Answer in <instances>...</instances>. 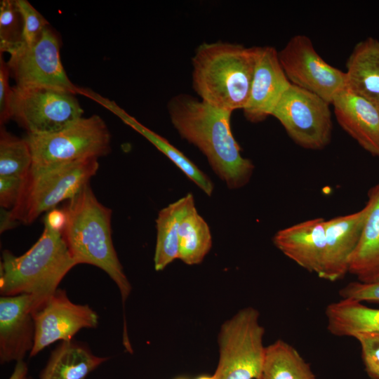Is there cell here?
<instances>
[{
  "label": "cell",
  "instance_id": "obj_1",
  "mask_svg": "<svg viewBox=\"0 0 379 379\" xmlns=\"http://www.w3.org/2000/svg\"><path fill=\"white\" fill-rule=\"evenodd\" d=\"M168 110L180 135L202 152L230 189H238L248 182L254 165L242 157L232 134V112L182 93L170 100Z\"/></svg>",
  "mask_w": 379,
  "mask_h": 379
},
{
  "label": "cell",
  "instance_id": "obj_2",
  "mask_svg": "<svg viewBox=\"0 0 379 379\" xmlns=\"http://www.w3.org/2000/svg\"><path fill=\"white\" fill-rule=\"evenodd\" d=\"M62 209L66 216L62 236L76 264L105 271L118 286L124 302L131 286L113 245L111 209L97 199L88 183L67 200Z\"/></svg>",
  "mask_w": 379,
  "mask_h": 379
},
{
  "label": "cell",
  "instance_id": "obj_3",
  "mask_svg": "<svg viewBox=\"0 0 379 379\" xmlns=\"http://www.w3.org/2000/svg\"><path fill=\"white\" fill-rule=\"evenodd\" d=\"M258 47L204 43L192 58V86L201 100L232 112L248 100Z\"/></svg>",
  "mask_w": 379,
  "mask_h": 379
},
{
  "label": "cell",
  "instance_id": "obj_4",
  "mask_svg": "<svg viewBox=\"0 0 379 379\" xmlns=\"http://www.w3.org/2000/svg\"><path fill=\"white\" fill-rule=\"evenodd\" d=\"M75 265L61 231L44 222L41 235L24 254L16 256L9 251H3L0 293L2 296L31 295L34 311L55 293Z\"/></svg>",
  "mask_w": 379,
  "mask_h": 379
},
{
  "label": "cell",
  "instance_id": "obj_5",
  "mask_svg": "<svg viewBox=\"0 0 379 379\" xmlns=\"http://www.w3.org/2000/svg\"><path fill=\"white\" fill-rule=\"evenodd\" d=\"M98 159L79 160L36 173H29L15 206L3 212L1 232L20 222L30 225L41 214L75 196L98 168Z\"/></svg>",
  "mask_w": 379,
  "mask_h": 379
},
{
  "label": "cell",
  "instance_id": "obj_6",
  "mask_svg": "<svg viewBox=\"0 0 379 379\" xmlns=\"http://www.w3.org/2000/svg\"><path fill=\"white\" fill-rule=\"evenodd\" d=\"M32 154L30 173L109 153L111 135L98 115L81 117L67 127L48 134H27Z\"/></svg>",
  "mask_w": 379,
  "mask_h": 379
},
{
  "label": "cell",
  "instance_id": "obj_7",
  "mask_svg": "<svg viewBox=\"0 0 379 379\" xmlns=\"http://www.w3.org/2000/svg\"><path fill=\"white\" fill-rule=\"evenodd\" d=\"M259 317L256 309L248 307L221 326L215 379H261L266 347Z\"/></svg>",
  "mask_w": 379,
  "mask_h": 379
},
{
  "label": "cell",
  "instance_id": "obj_8",
  "mask_svg": "<svg viewBox=\"0 0 379 379\" xmlns=\"http://www.w3.org/2000/svg\"><path fill=\"white\" fill-rule=\"evenodd\" d=\"M72 93L46 87H13L11 119L27 134L58 132L83 117Z\"/></svg>",
  "mask_w": 379,
  "mask_h": 379
},
{
  "label": "cell",
  "instance_id": "obj_9",
  "mask_svg": "<svg viewBox=\"0 0 379 379\" xmlns=\"http://www.w3.org/2000/svg\"><path fill=\"white\" fill-rule=\"evenodd\" d=\"M330 105L317 95L291 84L271 116L281 123L297 145L319 150L326 147L331 139Z\"/></svg>",
  "mask_w": 379,
  "mask_h": 379
},
{
  "label": "cell",
  "instance_id": "obj_10",
  "mask_svg": "<svg viewBox=\"0 0 379 379\" xmlns=\"http://www.w3.org/2000/svg\"><path fill=\"white\" fill-rule=\"evenodd\" d=\"M60 41L48 26L32 45L22 44L9 55L7 65L16 86L46 87L79 94L67 77L60 58Z\"/></svg>",
  "mask_w": 379,
  "mask_h": 379
},
{
  "label": "cell",
  "instance_id": "obj_11",
  "mask_svg": "<svg viewBox=\"0 0 379 379\" xmlns=\"http://www.w3.org/2000/svg\"><path fill=\"white\" fill-rule=\"evenodd\" d=\"M278 55L291 84L317 95L331 105L347 88L345 72L326 62L305 35L291 37Z\"/></svg>",
  "mask_w": 379,
  "mask_h": 379
},
{
  "label": "cell",
  "instance_id": "obj_12",
  "mask_svg": "<svg viewBox=\"0 0 379 379\" xmlns=\"http://www.w3.org/2000/svg\"><path fill=\"white\" fill-rule=\"evenodd\" d=\"M33 317L35 339L30 357L56 341L72 340L81 329L95 328L98 324V316L91 307L72 302L60 288L33 311Z\"/></svg>",
  "mask_w": 379,
  "mask_h": 379
},
{
  "label": "cell",
  "instance_id": "obj_13",
  "mask_svg": "<svg viewBox=\"0 0 379 379\" xmlns=\"http://www.w3.org/2000/svg\"><path fill=\"white\" fill-rule=\"evenodd\" d=\"M34 298L29 294L0 298V362L23 360L35 339Z\"/></svg>",
  "mask_w": 379,
  "mask_h": 379
},
{
  "label": "cell",
  "instance_id": "obj_14",
  "mask_svg": "<svg viewBox=\"0 0 379 379\" xmlns=\"http://www.w3.org/2000/svg\"><path fill=\"white\" fill-rule=\"evenodd\" d=\"M291 85L275 48L259 46L248 100L242 109L246 119L258 123L271 116Z\"/></svg>",
  "mask_w": 379,
  "mask_h": 379
},
{
  "label": "cell",
  "instance_id": "obj_15",
  "mask_svg": "<svg viewBox=\"0 0 379 379\" xmlns=\"http://www.w3.org/2000/svg\"><path fill=\"white\" fill-rule=\"evenodd\" d=\"M369 206L345 215L326 220V246L319 277L335 281L348 272L349 260L360 238Z\"/></svg>",
  "mask_w": 379,
  "mask_h": 379
},
{
  "label": "cell",
  "instance_id": "obj_16",
  "mask_svg": "<svg viewBox=\"0 0 379 379\" xmlns=\"http://www.w3.org/2000/svg\"><path fill=\"white\" fill-rule=\"evenodd\" d=\"M326 222L317 218L280 230L273 243L286 257L319 277L325 252Z\"/></svg>",
  "mask_w": 379,
  "mask_h": 379
},
{
  "label": "cell",
  "instance_id": "obj_17",
  "mask_svg": "<svg viewBox=\"0 0 379 379\" xmlns=\"http://www.w3.org/2000/svg\"><path fill=\"white\" fill-rule=\"evenodd\" d=\"M331 105L340 127L364 149L379 157V110L347 88Z\"/></svg>",
  "mask_w": 379,
  "mask_h": 379
},
{
  "label": "cell",
  "instance_id": "obj_18",
  "mask_svg": "<svg viewBox=\"0 0 379 379\" xmlns=\"http://www.w3.org/2000/svg\"><path fill=\"white\" fill-rule=\"evenodd\" d=\"M82 95L95 101L118 117L123 122L133 128L152 143L160 152L166 156L185 175L211 196L213 191V184L190 159L166 139L149 129L133 117L126 112L114 101L111 100L90 88H85Z\"/></svg>",
  "mask_w": 379,
  "mask_h": 379
},
{
  "label": "cell",
  "instance_id": "obj_19",
  "mask_svg": "<svg viewBox=\"0 0 379 379\" xmlns=\"http://www.w3.org/2000/svg\"><path fill=\"white\" fill-rule=\"evenodd\" d=\"M368 197L369 211L348 265V272L365 284L379 281V183Z\"/></svg>",
  "mask_w": 379,
  "mask_h": 379
},
{
  "label": "cell",
  "instance_id": "obj_20",
  "mask_svg": "<svg viewBox=\"0 0 379 379\" xmlns=\"http://www.w3.org/2000/svg\"><path fill=\"white\" fill-rule=\"evenodd\" d=\"M347 88L379 110V40L358 42L346 62Z\"/></svg>",
  "mask_w": 379,
  "mask_h": 379
},
{
  "label": "cell",
  "instance_id": "obj_21",
  "mask_svg": "<svg viewBox=\"0 0 379 379\" xmlns=\"http://www.w3.org/2000/svg\"><path fill=\"white\" fill-rule=\"evenodd\" d=\"M107 359L95 355L81 343L62 341L52 352L39 379H86Z\"/></svg>",
  "mask_w": 379,
  "mask_h": 379
},
{
  "label": "cell",
  "instance_id": "obj_22",
  "mask_svg": "<svg viewBox=\"0 0 379 379\" xmlns=\"http://www.w3.org/2000/svg\"><path fill=\"white\" fill-rule=\"evenodd\" d=\"M194 200L191 193L162 208L156 220L157 243L154 256V268L163 270L178 258L179 229L185 214Z\"/></svg>",
  "mask_w": 379,
  "mask_h": 379
},
{
  "label": "cell",
  "instance_id": "obj_23",
  "mask_svg": "<svg viewBox=\"0 0 379 379\" xmlns=\"http://www.w3.org/2000/svg\"><path fill=\"white\" fill-rule=\"evenodd\" d=\"M327 329L338 337H353L361 332H379V309L352 299H341L327 305Z\"/></svg>",
  "mask_w": 379,
  "mask_h": 379
},
{
  "label": "cell",
  "instance_id": "obj_24",
  "mask_svg": "<svg viewBox=\"0 0 379 379\" xmlns=\"http://www.w3.org/2000/svg\"><path fill=\"white\" fill-rule=\"evenodd\" d=\"M261 379H316V377L298 351L279 339L266 347Z\"/></svg>",
  "mask_w": 379,
  "mask_h": 379
},
{
  "label": "cell",
  "instance_id": "obj_25",
  "mask_svg": "<svg viewBox=\"0 0 379 379\" xmlns=\"http://www.w3.org/2000/svg\"><path fill=\"white\" fill-rule=\"evenodd\" d=\"M211 246L209 227L198 213L194 204L188 210L180 226L178 259L190 265L199 264Z\"/></svg>",
  "mask_w": 379,
  "mask_h": 379
},
{
  "label": "cell",
  "instance_id": "obj_26",
  "mask_svg": "<svg viewBox=\"0 0 379 379\" xmlns=\"http://www.w3.org/2000/svg\"><path fill=\"white\" fill-rule=\"evenodd\" d=\"M32 165V154L27 138H18L0 130V177L28 176Z\"/></svg>",
  "mask_w": 379,
  "mask_h": 379
},
{
  "label": "cell",
  "instance_id": "obj_27",
  "mask_svg": "<svg viewBox=\"0 0 379 379\" xmlns=\"http://www.w3.org/2000/svg\"><path fill=\"white\" fill-rule=\"evenodd\" d=\"M23 42V21L15 0L0 1V53H11Z\"/></svg>",
  "mask_w": 379,
  "mask_h": 379
},
{
  "label": "cell",
  "instance_id": "obj_28",
  "mask_svg": "<svg viewBox=\"0 0 379 379\" xmlns=\"http://www.w3.org/2000/svg\"><path fill=\"white\" fill-rule=\"evenodd\" d=\"M23 21V42L32 45L41 36L48 21L27 0H15Z\"/></svg>",
  "mask_w": 379,
  "mask_h": 379
},
{
  "label": "cell",
  "instance_id": "obj_29",
  "mask_svg": "<svg viewBox=\"0 0 379 379\" xmlns=\"http://www.w3.org/2000/svg\"><path fill=\"white\" fill-rule=\"evenodd\" d=\"M354 338L360 344L366 373L371 379H379V332H361Z\"/></svg>",
  "mask_w": 379,
  "mask_h": 379
},
{
  "label": "cell",
  "instance_id": "obj_30",
  "mask_svg": "<svg viewBox=\"0 0 379 379\" xmlns=\"http://www.w3.org/2000/svg\"><path fill=\"white\" fill-rule=\"evenodd\" d=\"M339 294L343 299L379 304V281L371 284L352 281L342 288Z\"/></svg>",
  "mask_w": 379,
  "mask_h": 379
},
{
  "label": "cell",
  "instance_id": "obj_31",
  "mask_svg": "<svg viewBox=\"0 0 379 379\" xmlns=\"http://www.w3.org/2000/svg\"><path fill=\"white\" fill-rule=\"evenodd\" d=\"M10 71L3 57L0 53V125H3L11 119V100L13 87L10 86Z\"/></svg>",
  "mask_w": 379,
  "mask_h": 379
},
{
  "label": "cell",
  "instance_id": "obj_32",
  "mask_svg": "<svg viewBox=\"0 0 379 379\" xmlns=\"http://www.w3.org/2000/svg\"><path fill=\"white\" fill-rule=\"evenodd\" d=\"M26 178L0 177V205L3 208L12 209L22 194Z\"/></svg>",
  "mask_w": 379,
  "mask_h": 379
},
{
  "label": "cell",
  "instance_id": "obj_33",
  "mask_svg": "<svg viewBox=\"0 0 379 379\" xmlns=\"http://www.w3.org/2000/svg\"><path fill=\"white\" fill-rule=\"evenodd\" d=\"M66 220V216L62 209H53L50 211L44 218V222H46L51 227L55 230H62Z\"/></svg>",
  "mask_w": 379,
  "mask_h": 379
},
{
  "label": "cell",
  "instance_id": "obj_34",
  "mask_svg": "<svg viewBox=\"0 0 379 379\" xmlns=\"http://www.w3.org/2000/svg\"><path fill=\"white\" fill-rule=\"evenodd\" d=\"M28 367L24 360L15 363L13 371L8 379H27Z\"/></svg>",
  "mask_w": 379,
  "mask_h": 379
},
{
  "label": "cell",
  "instance_id": "obj_35",
  "mask_svg": "<svg viewBox=\"0 0 379 379\" xmlns=\"http://www.w3.org/2000/svg\"><path fill=\"white\" fill-rule=\"evenodd\" d=\"M197 379H215L214 375H211V376H208V375H203V376H200Z\"/></svg>",
  "mask_w": 379,
  "mask_h": 379
}]
</instances>
